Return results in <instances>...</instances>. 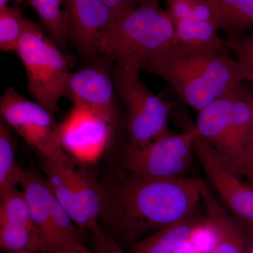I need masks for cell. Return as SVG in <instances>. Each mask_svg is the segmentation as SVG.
Instances as JSON below:
<instances>
[{
  "label": "cell",
  "instance_id": "obj_1",
  "mask_svg": "<svg viewBox=\"0 0 253 253\" xmlns=\"http://www.w3.org/2000/svg\"><path fill=\"white\" fill-rule=\"evenodd\" d=\"M201 201L196 178L153 179L130 174L103 186L100 219L118 244L131 246L146 234L193 214Z\"/></svg>",
  "mask_w": 253,
  "mask_h": 253
},
{
  "label": "cell",
  "instance_id": "obj_2",
  "mask_svg": "<svg viewBox=\"0 0 253 253\" xmlns=\"http://www.w3.org/2000/svg\"><path fill=\"white\" fill-rule=\"evenodd\" d=\"M156 75L198 113L244 81L234 57L225 49H206L174 41L150 61Z\"/></svg>",
  "mask_w": 253,
  "mask_h": 253
},
{
  "label": "cell",
  "instance_id": "obj_3",
  "mask_svg": "<svg viewBox=\"0 0 253 253\" xmlns=\"http://www.w3.org/2000/svg\"><path fill=\"white\" fill-rule=\"evenodd\" d=\"M175 41V28L159 0H142L116 20L98 46L99 54L124 72L140 75L150 61Z\"/></svg>",
  "mask_w": 253,
  "mask_h": 253
},
{
  "label": "cell",
  "instance_id": "obj_4",
  "mask_svg": "<svg viewBox=\"0 0 253 253\" xmlns=\"http://www.w3.org/2000/svg\"><path fill=\"white\" fill-rule=\"evenodd\" d=\"M44 31L41 25L27 19L16 52L26 69L30 94L54 115L71 73L69 59Z\"/></svg>",
  "mask_w": 253,
  "mask_h": 253
},
{
  "label": "cell",
  "instance_id": "obj_5",
  "mask_svg": "<svg viewBox=\"0 0 253 253\" xmlns=\"http://www.w3.org/2000/svg\"><path fill=\"white\" fill-rule=\"evenodd\" d=\"M41 158L50 189L73 222L81 230L98 227L103 186L86 169L77 167L70 157L59 159L41 154Z\"/></svg>",
  "mask_w": 253,
  "mask_h": 253
},
{
  "label": "cell",
  "instance_id": "obj_6",
  "mask_svg": "<svg viewBox=\"0 0 253 253\" xmlns=\"http://www.w3.org/2000/svg\"><path fill=\"white\" fill-rule=\"evenodd\" d=\"M115 87L127 110L129 146H143L169 134L168 118L173 104L154 94L139 75L116 68Z\"/></svg>",
  "mask_w": 253,
  "mask_h": 253
},
{
  "label": "cell",
  "instance_id": "obj_7",
  "mask_svg": "<svg viewBox=\"0 0 253 253\" xmlns=\"http://www.w3.org/2000/svg\"><path fill=\"white\" fill-rule=\"evenodd\" d=\"M199 136L195 126L183 134L169 133L145 146H129L125 152L123 163L131 174L140 177H184L192 164L194 143Z\"/></svg>",
  "mask_w": 253,
  "mask_h": 253
},
{
  "label": "cell",
  "instance_id": "obj_8",
  "mask_svg": "<svg viewBox=\"0 0 253 253\" xmlns=\"http://www.w3.org/2000/svg\"><path fill=\"white\" fill-rule=\"evenodd\" d=\"M1 120L42 156L64 159L61 125L46 109L9 87L0 99Z\"/></svg>",
  "mask_w": 253,
  "mask_h": 253
},
{
  "label": "cell",
  "instance_id": "obj_9",
  "mask_svg": "<svg viewBox=\"0 0 253 253\" xmlns=\"http://www.w3.org/2000/svg\"><path fill=\"white\" fill-rule=\"evenodd\" d=\"M21 185L29 204L41 253L64 243L81 242L75 223L50 189L46 178L26 171Z\"/></svg>",
  "mask_w": 253,
  "mask_h": 253
},
{
  "label": "cell",
  "instance_id": "obj_10",
  "mask_svg": "<svg viewBox=\"0 0 253 253\" xmlns=\"http://www.w3.org/2000/svg\"><path fill=\"white\" fill-rule=\"evenodd\" d=\"M194 152L213 187L238 220L253 226V182L241 180L201 135L195 141Z\"/></svg>",
  "mask_w": 253,
  "mask_h": 253
},
{
  "label": "cell",
  "instance_id": "obj_11",
  "mask_svg": "<svg viewBox=\"0 0 253 253\" xmlns=\"http://www.w3.org/2000/svg\"><path fill=\"white\" fill-rule=\"evenodd\" d=\"M235 89L201 110L196 127L236 175L246 176L253 182V171L241 157L233 137L231 118Z\"/></svg>",
  "mask_w": 253,
  "mask_h": 253
},
{
  "label": "cell",
  "instance_id": "obj_12",
  "mask_svg": "<svg viewBox=\"0 0 253 253\" xmlns=\"http://www.w3.org/2000/svg\"><path fill=\"white\" fill-rule=\"evenodd\" d=\"M115 84L104 66L92 65L71 73L64 96L75 106L94 113L109 124L116 116Z\"/></svg>",
  "mask_w": 253,
  "mask_h": 253
},
{
  "label": "cell",
  "instance_id": "obj_13",
  "mask_svg": "<svg viewBox=\"0 0 253 253\" xmlns=\"http://www.w3.org/2000/svg\"><path fill=\"white\" fill-rule=\"evenodd\" d=\"M68 38L82 56L94 59L102 37L116 21L104 0H66Z\"/></svg>",
  "mask_w": 253,
  "mask_h": 253
},
{
  "label": "cell",
  "instance_id": "obj_14",
  "mask_svg": "<svg viewBox=\"0 0 253 253\" xmlns=\"http://www.w3.org/2000/svg\"><path fill=\"white\" fill-rule=\"evenodd\" d=\"M109 125L94 113L75 106L61 125L63 149L83 161H93L107 144Z\"/></svg>",
  "mask_w": 253,
  "mask_h": 253
},
{
  "label": "cell",
  "instance_id": "obj_15",
  "mask_svg": "<svg viewBox=\"0 0 253 253\" xmlns=\"http://www.w3.org/2000/svg\"><path fill=\"white\" fill-rule=\"evenodd\" d=\"M206 222L214 231L216 243L212 253H246L244 226L223 208L202 179H198Z\"/></svg>",
  "mask_w": 253,
  "mask_h": 253
},
{
  "label": "cell",
  "instance_id": "obj_16",
  "mask_svg": "<svg viewBox=\"0 0 253 253\" xmlns=\"http://www.w3.org/2000/svg\"><path fill=\"white\" fill-rule=\"evenodd\" d=\"M196 213L142 238L131 246L130 253H176L193 233L204 224Z\"/></svg>",
  "mask_w": 253,
  "mask_h": 253
},
{
  "label": "cell",
  "instance_id": "obj_17",
  "mask_svg": "<svg viewBox=\"0 0 253 253\" xmlns=\"http://www.w3.org/2000/svg\"><path fill=\"white\" fill-rule=\"evenodd\" d=\"M243 82L234 91L231 126L234 142L241 157L253 171L251 154L253 93Z\"/></svg>",
  "mask_w": 253,
  "mask_h": 253
},
{
  "label": "cell",
  "instance_id": "obj_18",
  "mask_svg": "<svg viewBox=\"0 0 253 253\" xmlns=\"http://www.w3.org/2000/svg\"><path fill=\"white\" fill-rule=\"evenodd\" d=\"M211 6L219 23V29L229 38L253 30V0H202Z\"/></svg>",
  "mask_w": 253,
  "mask_h": 253
},
{
  "label": "cell",
  "instance_id": "obj_19",
  "mask_svg": "<svg viewBox=\"0 0 253 253\" xmlns=\"http://www.w3.org/2000/svg\"><path fill=\"white\" fill-rule=\"evenodd\" d=\"M36 11L44 31L59 47L66 45L68 38L66 0H28Z\"/></svg>",
  "mask_w": 253,
  "mask_h": 253
},
{
  "label": "cell",
  "instance_id": "obj_20",
  "mask_svg": "<svg viewBox=\"0 0 253 253\" xmlns=\"http://www.w3.org/2000/svg\"><path fill=\"white\" fill-rule=\"evenodd\" d=\"M175 41L186 45L206 49H226V41L212 23L193 18L174 22Z\"/></svg>",
  "mask_w": 253,
  "mask_h": 253
},
{
  "label": "cell",
  "instance_id": "obj_21",
  "mask_svg": "<svg viewBox=\"0 0 253 253\" xmlns=\"http://www.w3.org/2000/svg\"><path fill=\"white\" fill-rule=\"evenodd\" d=\"M26 171L16 160L14 141L10 126L0 122V192L11 186L21 184Z\"/></svg>",
  "mask_w": 253,
  "mask_h": 253
},
{
  "label": "cell",
  "instance_id": "obj_22",
  "mask_svg": "<svg viewBox=\"0 0 253 253\" xmlns=\"http://www.w3.org/2000/svg\"><path fill=\"white\" fill-rule=\"evenodd\" d=\"M0 224H22L34 227L29 204L23 191L11 186L0 192Z\"/></svg>",
  "mask_w": 253,
  "mask_h": 253
},
{
  "label": "cell",
  "instance_id": "obj_23",
  "mask_svg": "<svg viewBox=\"0 0 253 253\" xmlns=\"http://www.w3.org/2000/svg\"><path fill=\"white\" fill-rule=\"evenodd\" d=\"M27 18L18 6L0 9V49L5 52L16 51L26 30Z\"/></svg>",
  "mask_w": 253,
  "mask_h": 253
},
{
  "label": "cell",
  "instance_id": "obj_24",
  "mask_svg": "<svg viewBox=\"0 0 253 253\" xmlns=\"http://www.w3.org/2000/svg\"><path fill=\"white\" fill-rule=\"evenodd\" d=\"M225 41L226 47L234 53L244 81L253 86V30Z\"/></svg>",
  "mask_w": 253,
  "mask_h": 253
},
{
  "label": "cell",
  "instance_id": "obj_25",
  "mask_svg": "<svg viewBox=\"0 0 253 253\" xmlns=\"http://www.w3.org/2000/svg\"><path fill=\"white\" fill-rule=\"evenodd\" d=\"M96 253H125L121 246L99 226L90 231Z\"/></svg>",
  "mask_w": 253,
  "mask_h": 253
},
{
  "label": "cell",
  "instance_id": "obj_26",
  "mask_svg": "<svg viewBox=\"0 0 253 253\" xmlns=\"http://www.w3.org/2000/svg\"><path fill=\"white\" fill-rule=\"evenodd\" d=\"M173 23L192 18L193 0H165Z\"/></svg>",
  "mask_w": 253,
  "mask_h": 253
},
{
  "label": "cell",
  "instance_id": "obj_27",
  "mask_svg": "<svg viewBox=\"0 0 253 253\" xmlns=\"http://www.w3.org/2000/svg\"><path fill=\"white\" fill-rule=\"evenodd\" d=\"M114 16L119 19L136 7L142 0H104Z\"/></svg>",
  "mask_w": 253,
  "mask_h": 253
},
{
  "label": "cell",
  "instance_id": "obj_28",
  "mask_svg": "<svg viewBox=\"0 0 253 253\" xmlns=\"http://www.w3.org/2000/svg\"><path fill=\"white\" fill-rule=\"evenodd\" d=\"M46 253H96L81 242H67L58 245Z\"/></svg>",
  "mask_w": 253,
  "mask_h": 253
},
{
  "label": "cell",
  "instance_id": "obj_29",
  "mask_svg": "<svg viewBox=\"0 0 253 253\" xmlns=\"http://www.w3.org/2000/svg\"><path fill=\"white\" fill-rule=\"evenodd\" d=\"M246 236V253H253V226L241 222Z\"/></svg>",
  "mask_w": 253,
  "mask_h": 253
},
{
  "label": "cell",
  "instance_id": "obj_30",
  "mask_svg": "<svg viewBox=\"0 0 253 253\" xmlns=\"http://www.w3.org/2000/svg\"><path fill=\"white\" fill-rule=\"evenodd\" d=\"M23 0H0V9L4 8L5 6H9V3L12 2L13 4L17 6L18 4H21Z\"/></svg>",
  "mask_w": 253,
  "mask_h": 253
},
{
  "label": "cell",
  "instance_id": "obj_31",
  "mask_svg": "<svg viewBox=\"0 0 253 253\" xmlns=\"http://www.w3.org/2000/svg\"><path fill=\"white\" fill-rule=\"evenodd\" d=\"M252 126H251V157L253 160V105H252Z\"/></svg>",
  "mask_w": 253,
  "mask_h": 253
},
{
  "label": "cell",
  "instance_id": "obj_32",
  "mask_svg": "<svg viewBox=\"0 0 253 253\" xmlns=\"http://www.w3.org/2000/svg\"><path fill=\"white\" fill-rule=\"evenodd\" d=\"M31 253L28 252V251H19V252H16V253Z\"/></svg>",
  "mask_w": 253,
  "mask_h": 253
}]
</instances>
